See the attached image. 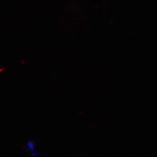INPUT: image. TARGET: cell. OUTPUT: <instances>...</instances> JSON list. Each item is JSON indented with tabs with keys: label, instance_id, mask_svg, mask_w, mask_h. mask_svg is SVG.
Here are the masks:
<instances>
[{
	"label": "cell",
	"instance_id": "1",
	"mask_svg": "<svg viewBox=\"0 0 157 157\" xmlns=\"http://www.w3.org/2000/svg\"><path fill=\"white\" fill-rule=\"evenodd\" d=\"M35 144H34L33 142H32V141L29 142L28 144V147L29 150L31 151H33L34 150V149H35Z\"/></svg>",
	"mask_w": 157,
	"mask_h": 157
}]
</instances>
